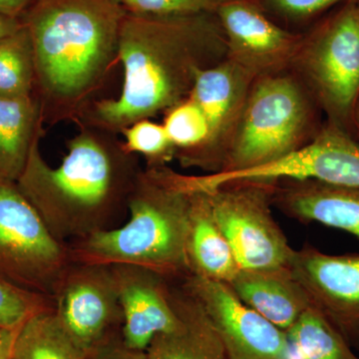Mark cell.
<instances>
[{
  "mask_svg": "<svg viewBox=\"0 0 359 359\" xmlns=\"http://www.w3.org/2000/svg\"><path fill=\"white\" fill-rule=\"evenodd\" d=\"M216 13L125 14L118 43L123 86L117 99L93 101L79 120L116 134L190 97L198 75L226 58ZM78 121V120H77Z\"/></svg>",
  "mask_w": 359,
  "mask_h": 359,
  "instance_id": "6da1fadb",
  "label": "cell"
},
{
  "mask_svg": "<svg viewBox=\"0 0 359 359\" xmlns=\"http://www.w3.org/2000/svg\"><path fill=\"white\" fill-rule=\"evenodd\" d=\"M76 123L79 131L67 142V154L57 167L40 152L39 135L15 182L52 235L67 245L116 228L143 170L119 134Z\"/></svg>",
  "mask_w": 359,
  "mask_h": 359,
  "instance_id": "7a4b0ae2",
  "label": "cell"
},
{
  "mask_svg": "<svg viewBox=\"0 0 359 359\" xmlns=\"http://www.w3.org/2000/svg\"><path fill=\"white\" fill-rule=\"evenodd\" d=\"M125 14L116 0H36L26 13L43 123L76 122L93 102L119 62Z\"/></svg>",
  "mask_w": 359,
  "mask_h": 359,
  "instance_id": "3957f363",
  "label": "cell"
},
{
  "mask_svg": "<svg viewBox=\"0 0 359 359\" xmlns=\"http://www.w3.org/2000/svg\"><path fill=\"white\" fill-rule=\"evenodd\" d=\"M129 221L69 245L75 263L130 264L168 280L190 273L187 257L190 195L166 166L142 170L128 203Z\"/></svg>",
  "mask_w": 359,
  "mask_h": 359,
  "instance_id": "277c9868",
  "label": "cell"
},
{
  "mask_svg": "<svg viewBox=\"0 0 359 359\" xmlns=\"http://www.w3.org/2000/svg\"><path fill=\"white\" fill-rule=\"evenodd\" d=\"M316 106L294 73L257 78L218 172L263 166L308 144L321 129Z\"/></svg>",
  "mask_w": 359,
  "mask_h": 359,
  "instance_id": "5b68a950",
  "label": "cell"
},
{
  "mask_svg": "<svg viewBox=\"0 0 359 359\" xmlns=\"http://www.w3.org/2000/svg\"><path fill=\"white\" fill-rule=\"evenodd\" d=\"M292 68L327 124L353 137L359 98V16L355 0L304 37Z\"/></svg>",
  "mask_w": 359,
  "mask_h": 359,
  "instance_id": "8992f818",
  "label": "cell"
},
{
  "mask_svg": "<svg viewBox=\"0 0 359 359\" xmlns=\"http://www.w3.org/2000/svg\"><path fill=\"white\" fill-rule=\"evenodd\" d=\"M72 262L15 182L0 179V278L52 299Z\"/></svg>",
  "mask_w": 359,
  "mask_h": 359,
  "instance_id": "52a82bcc",
  "label": "cell"
},
{
  "mask_svg": "<svg viewBox=\"0 0 359 359\" xmlns=\"http://www.w3.org/2000/svg\"><path fill=\"white\" fill-rule=\"evenodd\" d=\"M273 181H236L208 195L241 269L289 266L294 249L271 212Z\"/></svg>",
  "mask_w": 359,
  "mask_h": 359,
  "instance_id": "ba28073f",
  "label": "cell"
},
{
  "mask_svg": "<svg viewBox=\"0 0 359 359\" xmlns=\"http://www.w3.org/2000/svg\"><path fill=\"white\" fill-rule=\"evenodd\" d=\"M52 301L56 318L88 354L122 335L121 304L111 266L72 262Z\"/></svg>",
  "mask_w": 359,
  "mask_h": 359,
  "instance_id": "9c48e42d",
  "label": "cell"
},
{
  "mask_svg": "<svg viewBox=\"0 0 359 359\" xmlns=\"http://www.w3.org/2000/svg\"><path fill=\"white\" fill-rule=\"evenodd\" d=\"M181 280L218 332L228 359H294L287 332L241 301L228 283L193 273Z\"/></svg>",
  "mask_w": 359,
  "mask_h": 359,
  "instance_id": "30bf717a",
  "label": "cell"
},
{
  "mask_svg": "<svg viewBox=\"0 0 359 359\" xmlns=\"http://www.w3.org/2000/svg\"><path fill=\"white\" fill-rule=\"evenodd\" d=\"M226 37V58L256 78L292 68L304 36L273 22L252 0H226L216 13Z\"/></svg>",
  "mask_w": 359,
  "mask_h": 359,
  "instance_id": "8fae6325",
  "label": "cell"
},
{
  "mask_svg": "<svg viewBox=\"0 0 359 359\" xmlns=\"http://www.w3.org/2000/svg\"><path fill=\"white\" fill-rule=\"evenodd\" d=\"M289 269L311 304L351 346H359V254L330 255L313 248L294 250Z\"/></svg>",
  "mask_w": 359,
  "mask_h": 359,
  "instance_id": "7c38bea8",
  "label": "cell"
},
{
  "mask_svg": "<svg viewBox=\"0 0 359 359\" xmlns=\"http://www.w3.org/2000/svg\"><path fill=\"white\" fill-rule=\"evenodd\" d=\"M257 78L226 58L198 75L190 98L204 113L209 135L193 167L218 172Z\"/></svg>",
  "mask_w": 359,
  "mask_h": 359,
  "instance_id": "4fadbf2b",
  "label": "cell"
},
{
  "mask_svg": "<svg viewBox=\"0 0 359 359\" xmlns=\"http://www.w3.org/2000/svg\"><path fill=\"white\" fill-rule=\"evenodd\" d=\"M111 268L121 304L123 342L130 349L146 351L156 335L178 323L174 287L150 269L130 264Z\"/></svg>",
  "mask_w": 359,
  "mask_h": 359,
  "instance_id": "5bb4252c",
  "label": "cell"
},
{
  "mask_svg": "<svg viewBox=\"0 0 359 359\" xmlns=\"http://www.w3.org/2000/svg\"><path fill=\"white\" fill-rule=\"evenodd\" d=\"M266 180H316L359 188V145L351 135L327 125L290 154L257 168Z\"/></svg>",
  "mask_w": 359,
  "mask_h": 359,
  "instance_id": "9a60e30c",
  "label": "cell"
},
{
  "mask_svg": "<svg viewBox=\"0 0 359 359\" xmlns=\"http://www.w3.org/2000/svg\"><path fill=\"white\" fill-rule=\"evenodd\" d=\"M271 202L295 219L337 229L359 240V188L316 180L273 181Z\"/></svg>",
  "mask_w": 359,
  "mask_h": 359,
  "instance_id": "2e32d148",
  "label": "cell"
},
{
  "mask_svg": "<svg viewBox=\"0 0 359 359\" xmlns=\"http://www.w3.org/2000/svg\"><path fill=\"white\" fill-rule=\"evenodd\" d=\"M228 285L241 301L285 332L311 306L289 266L241 269Z\"/></svg>",
  "mask_w": 359,
  "mask_h": 359,
  "instance_id": "e0dca14e",
  "label": "cell"
},
{
  "mask_svg": "<svg viewBox=\"0 0 359 359\" xmlns=\"http://www.w3.org/2000/svg\"><path fill=\"white\" fill-rule=\"evenodd\" d=\"M179 321L156 335L146 353L148 359H228L223 342L204 309L183 287H174Z\"/></svg>",
  "mask_w": 359,
  "mask_h": 359,
  "instance_id": "ac0fdd59",
  "label": "cell"
},
{
  "mask_svg": "<svg viewBox=\"0 0 359 359\" xmlns=\"http://www.w3.org/2000/svg\"><path fill=\"white\" fill-rule=\"evenodd\" d=\"M186 193V192H185ZM190 195L187 257L190 273L230 283L241 271L204 192Z\"/></svg>",
  "mask_w": 359,
  "mask_h": 359,
  "instance_id": "d6986e66",
  "label": "cell"
},
{
  "mask_svg": "<svg viewBox=\"0 0 359 359\" xmlns=\"http://www.w3.org/2000/svg\"><path fill=\"white\" fill-rule=\"evenodd\" d=\"M42 124L34 96L0 98V179L18 181L35 139L43 132Z\"/></svg>",
  "mask_w": 359,
  "mask_h": 359,
  "instance_id": "ffe728a7",
  "label": "cell"
},
{
  "mask_svg": "<svg viewBox=\"0 0 359 359\" xmlns=\"http://www.w3.org/2000/svg\"><path fill=\"white\" fill-rule=\"evenodd\" d=\"M88 353L61 325L53 309L33 314L20 325L13 359H87Z\"/></svg>",
  "mask_w": 359,
  "mask_h": 359,
  "instance_id": "44dd1931",
  "label": "cell"
},
{
  "mask_svg": "<svg viewBox=\"0 0 359 359\" xmlns=\"http://www.w3.org/2000/svg\"><path fill=\"white\" fill-rule=\"evenodd\" d=\"M287 334L294 359H359L344 335L313 304Z\"/></svg>",
  "mask_w": 359,
  "mask_h": 359,
  "instance_id": "7402d4cb",
  "label": "cell"
},
{
  "mask_svg": "<svg viewBox=\"0 0 359 359\" xmlns=\"http://www.w3.org/2000/svg\"><path fill=\"white\" fill-rule=\"evenodd\" d=\"M34 86V52L23 22L18 32L0 40V98L33 96Z\"/></svg>",
  "mask_w": 359,
  "mask_h": 359,
  "instance_id": "603a6c76",
  "label": "cell"
},
{
  "mask_svg": "<svg viewBox=\"0 0 359 359\" xmlns=\"http://www.w3.org/2000/svg\"><path fill=\"white\" fill-rule=\"evenodd\" d=\"M164 127L175 148V158L183 166H194L209 135L207 119L190 97L166 112Z\"/></svg>",
  "mask_w": 359,
  "mask_h": 359,
  "instance_id": "cb8c5ba5",
  "label": "cell"
},
{
  "mask_svg": "<svg viewBox=\"0 0 359 359\" xmlns=\"http://www.w3.org/2000/svg\"><path fill=\"white\" fill-rule=\"evenodd\" d=\"M123 144L129 153L141 155L148 168L166 166L175 158V148L164 125L149 119L140 120L123 129Z\"/></svg>",
  "mask_w": 359,
  "mask_h": 359,
  "instance_id": "d4e9b609",
  "label": "cell"
},
{
  "mask_svg": "<svg viewBox=\"0 0 359 359\" xmlns=\"http://www.w3.org/2000/svg\"><path fill=\"white\" fill-rule=\"evenodd\" d=\"M53 309V301L0 278V328H16L33 314Z\"/></svg>",
  "mask_w": 359,
  "mask_h": 359,
  "instance_id": "484cf974",
  "label": "cell"
},
{
  "mask_svg": "<svg viewBox=\"0 0 359 359\" xmlns=\"http://www.w3.org/2000/svg\"><path fill=\"white\" fill-rule=\"evenodd\" d=\"M226 0H120L127 13L138 15L188 16L216 13Z\"/></svg>",
  "mask_w": 359,
  "mask_h": 359,
  "instance_id": "4316f807",
  "label": "cell"
},
{
  "mask_svg": "<svg viewBox=\"0 0 359 359\" xmlns=\"http://www.w3.org/2000/svg\"><path fill=\"white\" fill-rule=\"evenodd\" d=\"M342 0H259L263 11L290 20H302L323 13Z\"/></svg>",
  "mask_w": 359,
  "mask_h": 359,
  "instance_id": "83f0119b",
  "label": "cell"
},
{
  "mask_svg": "<svg viewBox=\"0 0 359 359\" xmlns=\"http://www.w3.org/2000/svg\"><path fill=\"white\" fill-rule=\"evenodd\" d=\"M87 359H148L146 351H134L125 346L122 335L108 340L88 354Z\"/></svg>",
  "mask_w": 359,
  "mask_h": 359,
  "instance_id": "f1b7e54d",
  "label": "cell"
},
{
  "mask_svg": "<svg viewBox=\"0 0 359 359\" xmlns=\"http://www.w3.org/2000/svg\"><path fill=\"white\" fill-rule=\"evenodd\" d=\"M36 0H0V14L22 20Z\"/></svg>",
  "mask_w": 359,
  "mask_h": 359,
  "instance_id": "f546056e",
  "label": "cell"
},
{
  "mask_svg": "<svg viewBox=\"0 0 359 359\" xmlns=\"http://www.w3.org/2000/svg\"><path fill=\"white\" fill-rule=\"evenodd\" d=\"M20 327L0 328V359L13 358L14 342Z\"/></svg>",
  "mask_w": 359,
  "mask_h": 359,
  "instance_id": "4dcf8cb0",
  "label": "cell"
},
{
  "mask_svg": "<svg viewBox=\"0 0 359 359\" xmlns=\"http://www.w3.org/2000/svg\"><path fill=\"white\" fill-rule=\"evenodd\" d=\"M23 25V20L0 14V40L13 34Z\"/></svg>",
  "mask_w": 359,
  "mask_h": 359,
  "instance_id": "1f68e13d",
  "label": "cell"
},
{
  "mask_svg": "<svg viewBox=\"0 0 359 359\" xmlns=\"http://www.w3.org/2000/svg\"><path fill=\"white\" fill-rule=\"evenodd\" d=\"M354 129H355V133L359 135V98L358 103H356L355 109H354Z\"/></svg>",
  "mask_w": 359,
  "mask_h": 359,
  "instance_id": "d6a6232c",
  "label": "cell"
},
{
  "mask_svg": "<svg viewBox=\"0 0 359 359\" xmlns=\"http://www.w3.org/2000/svg\"><path fill=\"white\" fill-rule=\"evenodd\" d=\"M355 4H356V9H358V16H359V0H355Z\"/></svg>",
  "mask_w": 359,
  "mask_h": 359,
  "instance_id": "836d02e7",
  "label": "cell"
},
{
  "mask_svg": "<svg viewBox=\"0 0 359 359\" xmlns=\"http://www.w3.org/2000/svg\"><path fill=\"white\" fill-rule=\"evenodd\" d=\"M116 1H118V2H119V4H120V0H116Z\"/></svg>",
  "mask_w": 359,
  "mask_h": 359,
  "instance_id": "e575fe53",
  "label": "cell"
},
{
  "mask_svg": "<svg viewBox=\"0 0 359 359\" xmlns=\"http://www.w3.org/2000/svg\"><path fill=\"white\" fill-rule=\"evenodd\" d=\"M11 359H13V358H11Z\"/></svg>",
  "mask_w": 359,
  "mask_h": 359,
  "instance_id": "d590c367",
  "label": "cell"
}]
</instances>
